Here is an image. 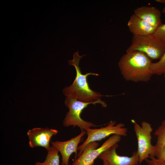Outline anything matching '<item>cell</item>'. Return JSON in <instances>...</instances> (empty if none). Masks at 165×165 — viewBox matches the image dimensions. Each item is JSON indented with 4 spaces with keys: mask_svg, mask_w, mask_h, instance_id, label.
<instances>
[{
    "mask_svg": "<svg viewBox=\"0 0 165 165\" xmlns=\"http://www.w3.org/2000/svg\"><path fill=\"white\" fill-rule=\"evenodd\" d=\"M103 165H108L107 163L105 161H103Z\"/></svg>",
    "mask_w": 165,
    "mask_h": 165,
    "instance_id": "obj_20",
    "label": "cell"
},
{
    "mask_svg": "<svg viewBox=\"0 0 165 165\" xmlns=\"http://www.w3.org/2000/svg\"><path fill=\"white\" fill-rule=\"evenodd\" d=\"M145 160L146 165H165V160H161L157 159L155 157H150Z\"/></svg>",
    "mask_w": 165,
    "mask_h": 165,
    "instance_id": "obj_17",
    "label": "cell"
},
{
    "mask_svg": "<svg viewBox=\"0 0 165 165\" xmlns=\"http://www.w3.org/2000/svg\"><path fill=\"white\" fill-rule=\"evenodd\" d=\"M154 34L165 44V24H162Z\"/></svg>",
    "mask_w": 165,
    "mask_h": 165,
    "instance_id": "obj_16",
    "label": "cell"
},
{
    "mask_svg": "<svg viewBox=\"0 0 165 165\" xmlns=\"http://www.w3.org/2000/svg\"><path fill=\"white\" fill-rule=\"evenodd\" d=\"M86 134L85 130H82L76 136L64 141H54L51 142L52 146L60 152L62 157L61 165H69V160L71 155L75 153V159L77 157L78 145L83 141V136Z\"/></svg>",
    "mask_w": 165,
    "mask_h": 165,
    "instance_id": "obj_7",
    "label": "cell"
},
{
    "mask_svg": "<svg viewBox=\"0 0 165 165\" xmlns=\"http://www.w3.org/2000/svg\"><path fill=\"white\" fill-rule=\"evenodd\" d=\"M58 131L48 128H45L35 127L28 130L27 134L29 138V145L31 148L42 147L45 148L47 151L51 146L50 142L52 137L56 135Z\"/></svg>",
    "mask_w": 165,
    "mask_h": 165,
    "instance_id": "obj_8",
    "label": "cell"
},
{
    "mask_svg": "<svg viewBox=\"0 0 165 165\" xmlns=\"http://www.w3.org/2000/svg\"><path fill=\"white\" fill-rule=\"evenodd\" d=\"M163 75H164V77L165 79V73L163 74Z\"/></svg>",
    "mask_w": 165,
    "mask_h": 165,
    "instance_id": "obj_21",
    "label": "cell"
},
{
    "mask_svg": "<svg viewBox=\"0 0 165 165\" xmlns=\"http://www.w3.org/2000/svg\"><path fill=\"white\" fill-rule=\"evenodd\" d=\"M134 14L156 29L162 24L161 12L156 7L143 6L138 7L134 10Z\"/></svg>",
    "mask_w": 165,
    "mask_h": 165,
    "instance_id": "obj_11",
    "label": "cell"
},
{
    "mask_svg": "<svg viewBox=\"0 0 165 165\" xmlns=\"http://www.w3.org/2000/svg\"></svg>",
    "mask_w": 165,
    "mask_h": 165,
    "instance_id": "obj_23",
    "label": "cell"
},
{
    "mask_svg": "<svg viewBox=\"0 0 165 165\" xmlns=\"http://www.w3.org/2000/svg\"><path fill=\"white\" fill-rule=\"evenodd\" d=\"M100 104L103 107L106 108L107 105L105 102L99 99L94 102H86L78 100L76 98L66 97L64 104L69 109L63 121V125L65 127L73 126H77L81 131L85 130L88 128L97 126L92 122L83 120L80 116L83 110L89 105Z\"/></svg>",
    "mask_w": 165,
    "mask_h": 165,
    "instance_id": "obj_3",
    "label": "cell"
},
{
    "mask_svg": "<svg viewBox=\"0 0 165 165\" xmlns=\"http://www.w3.org/2000/svg\"><path fill=\"white\" fill-rule=\"evenodd\" d=\"M137 165H141V164H138Z\"/></svg>",
    "mask_w": 165,
    "mask_h": 165,
    "instance_id": "obj_22",
    "label": "cell"
},
{
    "mask_svg": "<svg viewBox=\"0 0 165 165\" xmlns=\"http://www.w3.org/2000/svg\"><path fill=\"white\" fill-rule=\"evenodd\" d=\"M139 51L145 53L151 60L160 59L165 51V44L154 34L143 36L133 35L126 52Z\"/></svg>",
    "mask_w": 165,
    "mask_h": 165,
    "instance_id": "obj_4",
    "label": "cell"
},
{
    "mask_svg": "<svg viewBox=\"0 0 165 165\" xmlns=\"http://www.w3.org/2000/svg\"><path fill=\"white\" fill-rule=\"evenodd\" d=\"M150 70L152 75H161L165 73V51L158 61L152 63Z\"/></svg>",
    "mask_w": 165,
    "mask_h": 165,
    "instance_id": "obj_15",
    "label": "cell"
},
{
    "mask_svg": "<svg viewBox=\"0 0 165 165\" xmlns=\"http://www.w3.org/2000/svg\"><path fill=\"white\" fill-rule=\"evenodd\" d=\"M138 141L137 151L139 157V164L150 157H155L156 148L151 143V133L153 128L151 124L143 121L140 126L134 119L131 120Z\"/></svg>",
    "mask_w": 165,
    "mask_h": 165,
    "instance_id": "obj_5",
    "label": "cell"
},
{
    "mask_svg": "<svg viewBox=\"0 0 165 165\" xmlns=\"http://www.w3.org/2000/svg\"><path fill=\"white\" fill-rule=\"evenodd\" d=\"M85 130L87 138L83 143L78 146V150L79 152L77 157L81 155L85 146L89 143L101 140L112 134L126 136L128 131L124 123L116 124V122L115 121H111L105 127L95 129L88 128Z\"/></svg>",
    "mask_w": 165,
    "mask_h": 165,
    "instance_id": "obj_6",
    "label": "cell"
},
{
    "mask_svg": "<svg viewBox=\"0 0 165 165\" xmlns=\"http://www.w3.org/2000/svg\"><path fill=\"white\" fill-rule=\"evenodd\" d=\"M156 2L163 3L165 4L164 6L162 12L163 13H165V0H156Z\"/></svg>",
    "mask_w": 165,
    "mask_h": 165,
    "instance_id": "obj_19",
    "label": "cell"
},
{
    "mask_svg": "<svg viewBox=\"0 0 165 165\" xmlns=\"http://www.w3.org/2000/svg\"><path fill=\"white\" fill-rule=\"evenodd\" d=\"M161 160H165V145L163 147L159 154L156 157Z\"/></svg>",
    "mask_w": 165,
    "mask_h": 165,
    "instance_id": "obj_18",
    "label": "cell"
},
{
    "mask_svg": "<svg viewBox=\"0 0 165 165\" xmlns=\"http://www.w3.org/2000/svg\"><path fill=\"white\" fill-rule=\"evenodd\" d=\"M117 144L108 148L98 157L103 161H106L108 165H137L139 164V157L137 151L129 157L118 155L116 152Z\"/></svg>",
    "mask_w": 165,
    "mask_h": 165,
    "instance_id": "obj_9",
    "label": "cell"
},
{
    "mask_svg": "<svg viewBox=\"0 0 165 165\" xmlns=\"http://www.w3.org/2000/svg\"><path fill=\"white\" fill-rule=\"evenodd\" d=\"M85 55L80 56L77 51L74 53L72 60H68L69 64L74 66L76 75L72 83L65 87L62 91L66 97L75 98L82 102H91L101 99L103 95L91 90L87 82L88 76H98V74L91 72L83 74L81 73L79 64L80 59Z\"/></svg>",
    "mask_w": 165,
    "mask_h": 165,
    "instance_id": "obj_2",
    "label": "cell"
},
{
    "mask_svg": "<svg viewBox=\"0 0 165 165\" xmlns=\"http://www.w3.org/2000/svg\"><path fill=\"white\" fill-rule=\"evenodd\" d=\"M127 26L133 35L143 36L154 34L156 29L133 14L128 20Z\"/></svg>",
    "mask_w": 165,
    "mask_h": 165,
    "instance_id": "obj_12",
    "label": "cell"
},
{
    "mask_svg": "<svg viewBox=\"0 0 165 165\" xmlns=\"http://www.w3.org/2000/svg\"><path fill=\"white\" fill-rule=\"evenodd\" d=\"M121 136L114 134L110 137L99 148L93 149L86 153H82L75 159L72 165H93L95 160L104 151L121 140Z\"/></svg>",
    "mask_w": 165,
    "mask_h": 165,
    "instance_id": "obj_10",
    "label": "cell"
},
{
    "mask_svg": "<svg viewBox=\"0 0 165 165\" xmlns=\"http://www.w3.org/2000/svg\"><path fill=\"white\" fill-rule=\"evenodd\" d=\"M154 135L157 138L156 142L155 145L156 157L165 145V119L162 121L160 125L155 130Z\"/></svg>",
    "mask_w": 165,
    "mask_h": 165,
    "instance_id": "obj_13",
    "label": "cell"
},
{
    "mask_svg": "<svg viewBox=\"0 0 165 165\" xmlns=\"http://www.w3.org/2000/svg\"><path fill=\"white\" fill-rule=\"evenodd\" d=\"M151 59L145 53L134 51L124 54L118 62L123 78L135 82L149 81L152 74L150 70Z\"/></svg>",
    "mask_w": 165,
    "mask_h": 165,
    "instance_id": "obj_1",
    "label": "cell"
},
{
    "mask_svg": "<svg viewBox=\"0 0 165 165\" xmlns=\"http://www.w3.org/2000/svg\"><path fill=\"white\" fill-rule=\"evenodd\" d=\"M59 151L53 146L48 151L46 159L43 162H36L35 165H59Z\"/></svg>",
    "mask_w": 165,
    "mask_h": 165,
    "instance_id": "obj_14",
    "label": "cell"
}]
</instances>
